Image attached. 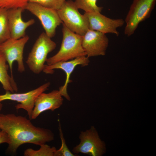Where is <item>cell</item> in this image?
<instances>
[{"instance_id":"6da1fadb","label":"cell","mask_w":156,"mask_h":156,"mask_svg":"<svg viewBox=\"0 0 156 156\" xmlns=\"http://www.w3.org/2000/svg\"><path fill=\"white\" fill-rule=\"evenodd\" d=\"M0 128L8 136L7 151L13 154L23 144L40 146L54 139L50 129L36 127L25 117L13 114H0Z\"/></svg>"},{"instance_id":"7a4b0ae2","label":"cell","mask_w":156,"mask_h":156,"mask_svg":"<svg viewBox=\"0 0 156 156\" xmlns=\"http://www.w3.org/2000/svg\"><path fill=\"white\" fill-rule=\"evenodd\" d=\"M62 32L63 38L60 48L55 55L47 58V65L86 56L82 45L83 36L71 31L63 23Z\"/></svg>"},{"instance_id":"3957f363","label":"cell","mask_w":156,"mask_h":156,"mask_svg":"<svg viewBox=\"0 0 156 156\" xmlns=\"http://www.w3.org/2000/svg\"><path fill=\"white\" fill-rule=\"evenodd\" d=\"M56 44L45 32L39 36L29 53L26 63L29 69L35 74L43 71L48 54L56 48Z\"/></svg>"},{"instance_id":"277c9868","label":"cell","mask_w":156,"mask_h":156,"mask_svg":"<svg viewBox=\"0 0 156 156\" xmlns=\"http://www.w3.org/2000/svg\"><path fill=\"white\" fill-rule=\"evenodd\" d=\"M74 2L65 0L57 10L63 23L73 32L83 36L89 29L87 19L84 14H81Z\"/></svg>"},{"instance_id":"5b68a950","label":"cell","mask_w":156,"mask_h":156,"mask_svg":"<svg viewBox=\"0 0 156 156\" xmlns=\"http://www.w3.org/2000/svg\"><path fill=\"white\" fill-rule=\"evenodd\" d=\"M156 3V0H133L125 21V35H132L139 24L150 17Z\"/></svg>"},{"instance_id":"8992f818","label":"cell","mask_w":156,"mask_h":156,"mask_svg":"<svg viewBox=\"0 0 156 156\" xmlns=\"http://www.w3.org/2000/svg\"><path fill=\"white\" fill-rule=\"evenodd\" d=\"M29 39V37L27 35L18 39L10 38L0 44V51L5 57L12 78H14L12 66L15 61L17 63L19 72L22 73L25 71L23 53L25 46Z\"/></svg>"},{"instance_id":"52a82bcc","label":"cell","mask_w":156,"mask_h":156,"mask_svg":"<svg viewBox=\"0 0 156 156\" xmlns=\"http://www.w3.org/2000/svg\"><path fill=\"white\" fill-rule=\"evenodd\" d=\"M25 9L39 19L48 36L51 38L55 36L56 28L62 23L57 10L30 2H28Z\"/></svg>"},{"instance_id":"ba28073f","label":"cell","mask_w":156,"mask_h":156,"mask_svg":"<svg viewBox=\"0 0 156 156\" xmlns=\"http://www.w3.org/2000/svg\"><path fill=\"white\" fill-rule=\"evenodd\" d=\"M79 138V143L72 149L74 153H82L91 156H100L104 153V143L100 139L94 127L86 131H81Z\"/></svg>"},{"instance_id":"9c48e42d","label":"cell","mask_w":156,"mask_h":156,"mask_svg":"<svg viewBox=\"0 0 156 156\" xmlns=\"http://www.w3.org/2000/svg\"><path fill=\"white\" fill-rule=\"evenodd\" d=\"M50 85V83L47 82L37 88L28 92L21 93H14L6 91L5 94L0 95V102L10 100L19 103L15 105L17 110L23 109L27 112L29 117L31 119L36 100L41 93L47 90Z\"/></svg>"},{"instance_id":"30bf717a","label":"cell","mask_w":156,"mask_h":156,"mask_svg":"<svg viewBox=\"0 0 156 156\" xmlns=\"http://www.w3.org/2000/svg\"><path fill=\"white\" fill-rule=\"evenodd\" d=\"M89 62V58L87 56L80 57L67 61L58 62L50 65L45 64L42 71L47 74H53L55 69H60L64 71L66 76L65 83L59 88V90L62 96L70 101V99L67 93V88L68 84L71 82L70 79L71 74L77 66H87Z\"/></svg>"},{"instance_id":"8fae6325","label":"cell","mask_w":156,"mask_h":156,"mask_svg":"<svg viewBox=\"0 0 156 156\" xmlns=\"http://www.w3.org/2000/svg\"><path fill=\"white\" fill-rule=\"evenodd\" d=\"M108 43L105 34L98 31L89 29L83 36L82 47L88 58L105 55Z\"/></svg>"},{"instance_id":"7c38bea8","label":"cell","mask_w":156,"mask_h":156,"mask_svg":"<svg viewBox=\"0 0 156 156\" xmlns=\"http://www.w3.org/2000/svg\"><path fill=\"white\" fill-rule=\"evenodd\" d=\"M89 23V29L106 34L112 33L118 36L117 28L124 25L125 22L121 18L114 19L107 17L100 12H85Z\"/></svg>"},{"instance_id":"4fadbf2b","label":"cell","mask_w":156,"mask_h":156,"mask_svg":"<svg viewBox=\"0 0 156 156\" xmlns=\"http://www.w3.org/2000/svg\"><path fill=\"white\" fill-rule=\"evenodd\" d=\"M59 90H54L48 93L44 92L37 98L31 119H36L42 112L47 110L53 111L63 104V99Z\"/></svg>"},{"instance_id":"5bb4252c","label":"cell","mask_w":156,"mask_h":156,"mask_svg":"<svg viewBox=\"0 0 156 156\" xmlns=\"http://www.w3.org/2000/svg\"><path fill=\"white\" fill-rule=\"evenodd\" d=\"M24 10L22 8L7 10V16L10 38L18 39L25 36V31L27 28L35 23L34 19L27 21L22 18V14Z\"/></svg>"},{"instance_id":"9a60e30c","label":"cell","mask_w":156,"mask_h":156,"mask_svg":"<svg viewBox=\"0 0 156 156\" xmlns=\"http://www.w3.org/2000/svg\"><path fill=\"white\" fill-rule=\"evenodd\" d=\"M9 68L4 55L0 51V83L6 91L17 92L18 91L17 86L14 79L8 74Z\"/></svg>"},{"instance_id":"2e32d148","label":"cell","mask_w":156,"mask_h":156,"mask_svg":"<svg viewBox=\"0 0 156 156\" xmlns=\"http://www.w3.org/2000/svg\"><path fill=\"white\" fill-rule=\"evenodd\" d=\"M10 38L7 9L0 8V44Z\"/></svg>"},{"instance_id":"e0dca14e","label":"cell","mask_w":156,"mask_h":156,"mask_svg":"<svg viewBox=\"0 0 156 156\" xmlns=\"http://www.w3.org/2000/svg\"><path fill=\"white\" fill-rule=\"evenodd\" d=\"M38 150L32 148L26 149L24 153L25 156H54L56 150L54 146L51 147L46 144L41 145Z\"/></svg>"},{"instance_id":"ac0fdd59","label":"cell","mask_w":156,"mask_h":156,"mask_svg":"<svg viewBox=\"0 0 156 156\" xmlns=\"http://www.w3.org/2000/svg\"><path fill=\"white\" fill-rule=\"evenodd\" d=\"M97 0H75L74 1L78 9H81L85 12H101L103 7L96 4Z\"/></svg>"},{"instance_id":"d6986e66","label":"cell","mask_w":156,"mask_h":156,"mask_svg":"<svg viewBox=\"0 0 156 156\" xmlns=\"http://www.w3.org/2000/svg\"><path fill=\"white\" fill-rule=\"evenodd\" d=\"M59 135L61 140V145L60 148L56 150L54 156H75L77 154H74L72 153L68 148L64 137L62 130L59 120Z\"/></svg>"},{"instance_id":"ffe728a7","label":"cell","mask_w":156,"mask_h":156,"mask_svg":"<svg viewBox=\"0 0 156 156\" xmlns=\"http://www.w3.org/2000/svg\"><path fill=\"white\" fill-rule=\"evenodd\" d=\"M29 0H0V8L7 9L22 8L24 10Z\"/></svg>"},{"instance_id":"44dd1931","label":"cell","mask_w":156,"mask_h":156,"mask_svg":"<svg viewBox=\"0 0 156 156\" xmlns=\"http://www.w3.org/2000/svg\"><path fill=\"white\" fill-rule=\"evenodd\" d=\"M66 0H29L44 7L58 10Z\"/></svg>"},{"instance_id":"7402d4cb","label":"cell","mask_w":156,"mask_h":156,"mask_svg":"<svg viewBox=\"0 0 156 156\" xmlns=\"http://www.w3.org/2000/svg\"><path fill=\"white\" fill-rule=\"evenodd\" d=\"M9 141V138L7 134L1 130L0 131V144L3 143L8 144Z\"/></svg>"},{"instance_id":"603a6c76","label":"cell","mask_w":156,"mask_h":156,"mask_svg":"<svg viewBox=\"0 0 156 156\" xmlns=\"http://www.w3.org/2000/svg\"><path fill=\"white\" fill-rule=\"evenodd\" d=\"M3 107V105L1 102H0V112L1 111Z\"/></svg>"},{"instance_id":"cb8c5ba5","label":"cell","mask_w":156,"mask_h":156,"mask_svg":"<svg viewBox=\"0 0 156 156\" xmlns=\"http://www.w3.org/2000/svg\"><path fill=\"white\" fill-rule=\"evenodd\" d=\"M1 131V129H0V131Z\"/></svg>"}]
</instances>
